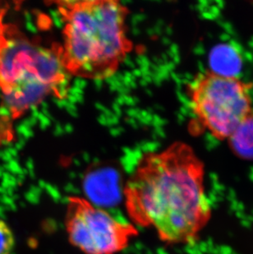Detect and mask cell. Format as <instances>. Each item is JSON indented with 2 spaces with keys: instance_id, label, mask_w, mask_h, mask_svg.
<instances>
[{
  "instance_id": "6da1fadb",
  "label": "cell",
  "mask_w": 253,
  "mask_h": 254,
  "mask_svg": "<svg viewBox=\"0 0 253 254\" xmlns=\"http://www.w3.org/2000/svg\"><path fill=\"white\" fill-rule=\"evenodd\" d=\"M123 196L129 221L154 230L170 246L193 245L211 218L204 165L183 141L143 154Z\"/></svg>"
},
{
  "instance_id": "7a4b0ae2",
  "label": "cell",
  "mask_w": 253,
  "mask_h": 254,
  "mask_svg": "<svg viewBox=\"0 0 253 254\" xmlns=\"http://www.w3.org/2000/svg\"><path fill=\"white\" fill-rule=\"evenodd\" d=\"M62 26L59 47L70 77L102 81L115 76L131 53L127 33L128 8L116 0L55 2Z\"/></svg>"
},
{
  "instance_id": "3957f363",
  "label": "cell",
  "mask_w": 253,
  "mask_h": 254,
  "mask_svg": "<svg viewBox=\"0 0 253 254\" xmlns=\"http://www.w3.org/2000/svg\"><path fill=\"white\" fill-rule=\"evenodd\" d=\"M69 75L60 49L36 46L26 39H10L0 48V88L3 106L13 117L42 104L50 95H67Z\"/></svg>"
},
{
  "instance_id": "277c9868",
  "label": "cell",
  "mask_w": 253,
  "mask_h": 254,
  "mask_svg": "<svg viewBox=\"0 0 253 254\" xmlns=\"http://www.w3.org/2000/svg\"><path fill=\"white\" fill-rule=\"evenodd\" d=\"M252 85L234 75L206 71L187 86L194 121L216 139H231L253 115Z\"/></svg>"
},
{
  "instance_id": "5b68a950",
  "label": "cell",
  "mask_w": 253,
  "mask_h": 254,
  "mask_svg": "<svg viewBox=\"0 0 253 254\" xmlns=\"http://www.w3.org/2000/svg\"><path fill=\"white\" fill-rule=\"evenodd\" d=\"M67 240L83 254H119L139 236V228L80 196L67 198L64 216Z\"/></svg>"
},
{
  "instance_id": "8992f818",
  "label": "cell",
  "mask_w": 253,
  "mask_h": 254,
  "mask_svg": "<svg viewBox=\"0 0 253 254\" xmlns=\"http://www.w3.org/2000/svg\"><path fill=\"white\" fill-rule=\"evenodd\" d=\"M14 235L9 226L0 219V254H11L14 248Z\"/></svg>"
},
{
  "instance_id": "52a82bcc",
  "label": "cell",
  "mask_w": 253,
  "mask_h": 254,
  "mask_svg": "<svg viewBox=\"0 0 253 254\" xmlns=\"http://www.w3.org/2000/svg\"><path fill=\"white\" fill-rule=\"evenodd\" d=\"M16 132L18 135L19 138H22V139H28L29 137L32 136V131L31 130V127L25 125L22 121L16 125Z\"/></svg>"
},
{
  "instance_id": "ba28073f",
  "label": "cell",
  "mask_w": 253,
  "mask_h": 254,
  "mask_svg": "<svg viewBox=\"0 0 253 254\" xmlns=\"http://www.w3.org/2000/svg\"><path fill=\"white\" fill-rule=\"evenodd\" d=\"M0 159L6 162H9L10 161H12V156L10 155L7 149L5 148L3 150H0Z\"/></svg>"
},
{
  "instance_id": "9c48e42d",
  "label": "cell",
  "mask_w": 253,
  "mask_h": 254,
  "mask_svg": "<svg viewBox=\"0 0 253 254\" xmlns=\"http://www.w3.org/2000/svg\"><path fill=\"white\" fill-rule=\"evenodd\" d=\"M6 166H7V168L12 170L13 172L21 171V168H20L19 165L17 163V161H16V160H13V159H12V161H10L9 163L7 164Z\"/></svg>"
},
{
  "instance_id": "30bf717a",
  "label": "cell",
  "mask_w": 253,
  "mask_h": 254,
  "mask_svg": "<svg viewBox=\"0 0 253 254\" xmlns=\"http://www.w3.org/2000/svg\"><path fill=\"white\" fill-rule=\"evenodd\" d=\"M12 115V112L6 106H0V117L1 118H9Z\"/></svg>"
},
{
  "instance_id": "8fae6325",
  "label": "cell",
  "mask_w": 253,
  "mask_h": 254,
  "mask_svg": "<svg viewBox=\"0 0 253 254\" xmlns=\"http://www.w3.org/2000/svg\"><path fill=\"white\" fill-rule=\"evenodd\" d=\"M25 144H26V140L19 138L18 141L15 143V148L17 149V151H21L24 147Z\"/></svg>"
},
{
  "instance_id": "7c38bea8",
  "label": "cell",
  "mask_w": 253,
  "mask_h": 254,
  "mask_svg": "<svg viewBox=\"0 0 253 254\" xmlns=\"http://www.w3.org/2000/svg\"><path fill=\"white\" fill-rule=\"evenodd\" d=\"M6 149H7V151L9 152L10 155H11L12 157L17 158V156H18V151H17V149L15 148V146H13V147H8V148Z\"/></svg>"
},
{
  "instance_id": "4fadbf2b",
  "label": "cell",
  "mask_w": 253,
  "mask_h": 254,
  "mask_svg": "<svg viewBox=\"0 0 253 254\" xmlns=\"http://www.w3.org/2000/svg\"><path fill=\"white\" fill-rule=\"evenodd\" d=\"M26 29H27V30H28L29 31H31V33H36V27L34 26L33 23H32V22H26Z\"/></svg>"
},
{
  "instance_id": "5bb4252c",
  "label": "cell",
  "mask_w": 253,
  "mask_h": 254,
  "mask_svg": "<svg viewBox=\"0 0 253 254\" xmlns=\"http://www.w3.org/2000/svg\"><path fill=\"white\" fill-rule=\"evenodd\" d=\"M4 42L5 41H2V27H1V24H0V48L2 47Z\"/></svg>"
},
{
  "instance_id": "9a60e30c",
  "label": "cell",
  "mask_w": 253,
  "mask_h": 254,
  "mask_svg": "<svg viewBox=\"0 0 253 254\" xmlns=\"http://www.w3.org/2000/svg\"><path fill=\"white\" fill-rule=\"evenodd\" d=\"M2 98V91H1V88H0V99Z\"/></svg>"
}]
</instances>
